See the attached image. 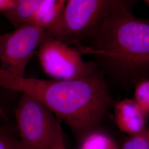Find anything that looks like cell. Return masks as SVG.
Wrapping results in <instances>:
<instances>
[{"label":"cell","mask_w":149,"mask_h":149,"mask_svg":"<svg viewBox=\"0 0 149 149\" xmlns=\"http://www.w3.org/2000/svg\"><path fill=\"white\" fill-rule=\"evenodd\" d=\"M0 86L31 96L77 134L92 131L113 103L104 80L96 74L48 80L15 76L0 69Z\"/></svg>","instance_id":"1"},{"label":"cell","mask_w":149,"mask_h":149,"mask_svg":"<svg viewBox=\"0 0 149 149\" xmlns=\"http://www.w3.org/2000/svg\"><path fill=\"white\" fill-rule=\"evenodd\" d=\"M93 35L94 46L77 45L81 53L100 56L122 73L137 74L149 66V21L134 16L122 2L111 1Z\"/></svg>","instance_id":"2"},{"label":"cell","mask_w":149,"mask_h":149,"mask_svg":"<svg viewBox=\"0 0 149 149\" xmlns=\"http://www.w3.org/2000/svg\"><path fill=\"white\" fill-rule=\"evenodd\" d=\"M15 116L19 140L25 149H54L64 141L59 120L31 96L22 94Z\"/></svg>","instance_id":"3"},{"label":"cell","mask_w":149,"mask_h":149,"mask_svg":"<svg viewBox=\"0 0 149 149\" xmlns=\"http://www.w3.org/2000/svg\"><path fill=\"white\" fill-rule=\"evenodd\" d=\"M111 0H68L59 22L49 33L64 43L79 44L93 35L106 15Z\"/></svg>","instance_id":"4"},{"label":"cell","mask_w":149,"mask_h":149,"mask_svg":"<svg viewBox=\"0 0 149 149\" xmlns=\"http://www.w3.org/2000/svg\"><path fill=\"white\" fill-rule=\"evenodd\" d=\"M38 56L44 72L56 80L85 78L95 74L81 53L46 33L38 47Z\"/></svg>","instance_id":"5"},{"label":"cell","mask_w":149,"mask_h":149,"mask_svg":"<svg viewBox=\"0 0 149 149\" xmlns=\"http://www.w3.org/2000/svg\"><path fill=\"white\" fill-rule=\"evenodd\" d=\"M46 31L32 22L0 35V69L24 76L28 63L45 37Z\"/></svg>","instance_id":"6"},{"label":"cell","mask_w":149,"mask_h":149,"mask_svg":"<svg viewBox=\"0 0 149 149\" xmlns=\"http://www.w3.org/2000/svg\"><path fill=\"white\" fill-rule=\"evenodd\" d=\"M115 122L118 128L129 136H133L144 131L145 118L133 100L124 99L114 107Z\"/></svg>","instance_id":"7"},{"label":"cell","mask_w":149,"mask_h":149,"mask_svg":"<svg viewBox=\"0 0 149 149\" xmlns=\"http://www.w3.org/2000/svg\"><path fill=\"white\" fill-rule=\"evenodd\" d=\"M68 0H42L30 22L47 33L52 31L59 22Z\"/></svg>","instance_id":"8"},{"label":"cell","mask_w":149,"mask_h":149,"mask_svg":"<svg viewBox=\"0 0 149 149\" xmlns=\"http://www.w3.org/2000/svg\"><path fill=\"white\" fill-rule=\"evenodd\" d=\"M42 0H14L13 5L2 15L16 29L29 23Z\"/></svg>","instance_id":"9"},{"label":"cell","mask_w":149,"mask_h":149,"mask_svg":"<svg viewBox=\"0 0 149 149\" xmlns=\"http://www.w3.org/2000/svg\"><path fill=\"white\" fill-rule=\"evenodd\" d=\"M80 149H119L108 135L99 131H91L86 135Z\"/></svg>","instance_id":"10"},{"label":"cell","mask_w":149,"mask_h":149,"mask_svg":"<svg viewBox=\"0 0 149 149\" xmlns=\"http://www.w3.org/2000/svg\"><path fill=\"white\" fill-rule=\"evenodd\" d=\"M146 117L149 113V81L143 79L135 86L133 100Z\"/></svg>","instance_id":"11"},{"label":"cell","mask_w":149,"mask_h":149,"mask_svg":"<svg viewBox=\"0 0 149 149\" xmlns=\"http://www.w3.org/2000/svg\"><path fill=\"white\" fill-rule=\"evenodd\" d=\"M122 149H149V130L145 129L140 133L129 136Z\"/></svg>","instance_id":"12"},{"label":"cell","mask_w":149,"mask_h":149,"mask_svg":"<svg viewBox=\"0 0 149 149\" xmlns=\"http://www.w3.org/2000/svg\"><path fill=\"white\" fill-rule=\"evenodd\" d=\"M0 149H25L9 129L0 127Z\"/></svg>","instance_id":"13"},{"label":"cell","mask_w":149,"mask_h":149,"mask_svg":"<svg viewBox=\"0 0 149 149\" xmlns=\"http://www.w3.org/2000/svg\"><path fill=\"white\" fill-rule=\"evenodd\" d=\"M14 0H0V13L9 10L13 5Z\"/></svg>","instance_id":"14"},{"label":"cell","mask_w":149,"mask_h":149,"mask_svg":"<svg viewBox=\"0 0 149 149\" xmlns=\"http://www.w3.org/2000/svg\"><path fill=\"white\" fill-rule=\"evenodd\" d=\"M0 115L4 116V111H3V108H2V106H1V104H0Z\"/></svg>","instance_id":"15"},{"label":"cell","mask_w":149,"mask_h":149,"mask_svg":"<svg viewBox=\"0 0 149 149\" xmlns=\"http://www.w3.org/2000/svg\"><path fill=\"white\" fill-rule=\"evenodd\" d=\"M118 1H120V2H122L123 1H124V0H117ZM142 1H143L144 2H145L148 5H149V0H142Z\"/></svg>","instance_id":"16"},{"label":"cell","mask_w":149,"mask_h":149,"mask_svg":"<svg viewBox=\"0 0 149 149\" xmlns=\"http://www.w3.org/2000/svg\"><path fill=\"white\" fill-rule=\"evenodd\" d=\"M65 149H66V148H65Z\"/></svg>","instance_id":"17"}]
</instances>
